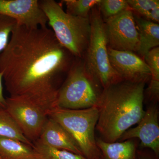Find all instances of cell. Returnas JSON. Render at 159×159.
Returning a JSON list of instances; mask_svg holds the SVG:
<instances>
[{"mask_svg":"<svg viewBox=\"0 0 159 159\" xmlns=\"http://www.w3.org/2000/svg\"><path fill=\"white\" fill-rule=\"evenodd\" d=\"M70 54L48 27L17 25L0 54V73L6 90L10 96H29L55 105L56 81L71 67Z\"/></svg>","mask_w":159,"mask_h":159,"instance_id":"6da1fadb","label":"cell"},{"mask_svg":"<svg viewBox=\"0 0 159 159\" xmlns=\"http://www.w3.org/2000/svg\"><path fill=\"white\" fill-rule=\"evenodd\" d=\"M145 82L122 80L102 90L96 129L100 139L117 142L122 134L143 118Z\"/></svg>","mask_w":159,"mask_h":159,"instance_id":"7a4b0ae2","label":"cell"},{"mask_svg":"<svg viewBox=\"0 0 159 159\" xmlns=\"http://www.w3.org/2000/svg\"><path fill=\"white\" fill-rule=\"evenodd\" d=\"M39 1L48 24L58 42L72 55L81 57L86 51L90 33L89 18L67 13L54 0Z\"/></svg>","mask_w":159,"mask_h":159,"instance_id":"3957f363","label":"cell"},{"mask_svg":"<svg viewBox=\"0 0 159 159\" xmlns=\"http://www.w3.org/2000/svg\"><path fill=\"white\" fill-rule=\"evenodd\" d=\"M89 18L90 33L86 49L85 70L103 89L122 80L111 65L104 21L99 9H92Z\"/></svg>","mask_w":159,"mask_h":159,"instance_id":"277c9868","label":"cell"},{"mask_svg":"<svg viewBox=\"0 0 159 159\" xmlns=\"http://www.w3.org/2000/svg\"><path fill=\"white\" fill-rule=\"evenodd\" d=\"M49 118L59 123L75 140L86 159H98L100 150L95 136L98 118L97 107L72 110L54 107Z\"/></svg>","mask_w":159,"mask_h":159,"instance_id":"5b68a950","label":"cell"},{"mask_svg":"<svg viewBox=\"0 0 159 159\" xmlns=\"http://www.w3.org/2000/svg\"><path fill=\"white\" fill-rule=\"evenodd\" d=\"M103 89L85 70L84 63L72 66L57 90L55 106L72 110L97 107Z\"/></svg>","mask_w":159,"mask_h":159,"instance_id":"8992f818","label":"cell"},{"mask_svg":"<svg viewBox=\"0 0 159 159\" xmlns=\"http://www.w3.org/2000/svg\"><path fill=\"white\" fill-rule=\"evenodd\" d=\"M55 104L27 96L6 98V109L25 136L33 143L39 139L50 111Z\"/></svg>","mask_w":159,"mask_h":159,"instance_id":"52a82bcc","label":"cell"},{"mask_svg":"<svg viewBox=\"0 0 159 159\" xmlns=\"http://www.w3.org/2000/svg\"><path fill=\"white\" fill-rule=\"evenodd\" d=\"M104 23L109 48L117 51L138 52L140 45L139 32L131 9L106 19Z\"/></svg>","mask_w":159,"mask_h":159,"instance_id":"ba28073f","label":"cell"},{"mask_svg":"<svg viewBox=\"0 0 159 159\" xmlns=\"http://www.w3.org/2000/svg\"><path fill=\"white\" fill-rule=\"evenodd\" d=\"M0 15L11 18L17 25L31 29L47 27L48 24L37 0H0Z\"/></svg>","mask_w":159,"mask_h":159,"instance_id":"9c48e42d","label":"cell"},{"mask_svg":"<svg viewBox=\"0 0 159 159\" xmlns=\"http://www.w3.org/2000/svg\"><path fill=\"white\" fill-rule=\"evenodd\" d=\"M159 111L156 103L153 102L145 111L143 118L136 127L129 129L119 139L123 142L128 139H138L142 148H149L159 157Z\"/></svg>","mask_w":159,"mask_h":159,"instance_id":"30bf717a","label":"cell"},{"mask_svg":"<svg viewBox=\"0 0 159 159\" xmlns=\"http://www.w3.org/2000/svg\"><path fill=\"white\" fill-rule=\"evenodd\" d=\"M108 54L111 65L122 80L146 83L150 79L148 66L145 60L134 52L108 48Z\"/></svg>","mask_w":159,"mask_h":159,"instance_id":"8fae6325","label":"cell"},{"mask_svg":"<svg viewBox=\"0 0 159 159\" xmlns=\"http://www.w3.org/2000/svg\"><path fill=\"white\" fill-rule=\"evenodd\" d=\"M39 139L51 147L83 156L81 150L70 135L59 123L49 117Z\"/></svg>","mask_w":159,"mask_h":159,"instance_id":"7c38bea8","label":"cell"},{"mask_svg":"<svg viewBox=\"0 0 159 159\" xmlns=\"http://www.w3.org/2000/svg\"><path fill=\"white\" fill-rule=\"evenodd\" d=\"M96 143L100 150L98 159H138L139 144L135 139L108 143L99 138Z\"/></svg>","mask_w":159,"mask_h":159,"instance_id":"4fadbf2b","label":"cell"},{"mask_svg":"<svg viewBox=\"0 0 159 159\" xmlns=\"http://www.w3.org/2000/svg\"><path fill=\"white\" fill-rule=\"evenodd\" d=\"M139 34V48L138 53L142 57H145L152 49L159 45V25L134 16Z\"/></svg>","mask_w":159,"mask_h":159,"instance_id":"5bb4252c","label":"cell"},{"mask_svg":"<svg viewBox=\"0 0 159 159\" xmlns=\"http://www.w3.org/2000/svg\"><path fill=\"white\" fill-rule=\"evenodd\" d=\"M0 159H44L33 146L13 139L0 138Z\"/></svg>","mask_w":159,"mask_h":159,"instance_id":"9a60e30c","label":"cell"},{"mask_svg":"<svg viewBox=\"0 0 159 159\" xmlns=\"http://www.w3.org/2000/svg\"><path fill=\"white\" fill-rule=\"evenodd\" d=\"M0 138L13 139L33 146L6 108H0Z\"/></svg>","mask_w":159,"mask_h":159,"instance_id":"2e32d148","label":"cell"},{"mask_svg":"<svg viewBox=\"0 0 159 159\" xmlns=\"http://www.w3.org/2000/svg\"><path fill=\"white\" fill-rule=\"evenodd\" d=\"M145 61L150 69V83L147 93L149 98L157 101L159 96V48L152 49L144 57Z\"/></svg>","mask_w":159,"mask_h":159,"instance_id":"e0dca14e","label":"cell"},{"mask_svg":"<svg viewBox=\"0 0 159 159\" xmlns=\"http://www.w3.org/2000/svg\"><path fill=\"white\" fill-rule=\"evenodd\" d=\"M131 10L143 16L145 19L159 23L158 0H127Z\"/></svg>","mask_w":159,"mask_h":159,"instance_id":"ac0fdd59","label":"cell"},{"mask_svg":"<svg viewBox=\"0 0 159 159\" xmlns=\"http://www.w3.org/2000/svg\"><path fill=\"white\" fill-rule=\"evenodd\" d=\"M33 144L34 150L44 159H86L83 156L49 146L39 139Z\"/></svg>","mask_w":159,"mask_h":159,"instance_id":"d6986e66","label":"cell"},{"mask_svg":"<svg viewBox=\"0 0 159 159\" xmlns=\"http://www.w3.org/2000/svg\"><path fill=\"white\" fill-rule=\"evenodd\" d=\"M100 0H64L66 7V12L74 16L89 18L91 9L98 6Z\"/></svg>","mask_w":159,"mask_h":159,"instance_id":"ffe728a7","label":"cell"},{"mask_svg":"<svg viewBox=\"0 0 159 159\" xmlns=\"http://www.w3.org/2000/svg\"><path fill=\"white\" fill-rule=\"evenodd\" d=\"M98 6L106 19L117 15L122 11L130 9L125 0H101Z\"/></svg>","mask_w":159,"mask_h":159,"instance_id":"44dd1931","label":"cell"},{"mask_svg":"<svg viewBox=\"0 0 159 159\" xmlns=\"http://www.w3.org/2000/svg\"><path fill=\"white\" fill-rule=\"evenodd\" d=\"M17 25V22L13 19L0 15V54L7 47L11 33Z\"/></svg>","mask_w":159,"mask_h":159,"instance_id":"7402d4cb","label":"cell"},{"mask_svg":"<svg viewBox=\"0 0 159 159\" xmlns=\"http://www.w3.org/2000/svg\"><path fill=\"white\" fill-rule=\"evenodd\" d=\"M137 155L138 159H159V157L152 150L138 149Z\"/></svg>","mask_w":159,"mask_h":159,"instance_id":"603a6c76","label":"cell"},{"mask_svg":"<svg viewBox=\"0 0 159 159\" xmlns=\"http://www.w3.org/2000/svg\"><path fill=\"white\" fill-rule=\"evenodd\" d=\"M3 75L0 73V108H6V98L3 94Z\"/></svg>","mask_w":159,"mask_h":159,"instance_id":"cb8c5ba5","label":"cell"}]
</instances>
